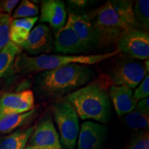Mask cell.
<instances>
[{"instance_id":"1","label":"cell","mask_w":149,"mask_h":149,"mask_svg":"<svg viewBox=\"0 0 149 149\" xmlns=\"http://www.w3.org/2000/svg\"><path fill=\"white\" fill-rule=\"evenodd\" d=\"M92 77V70L86 65L68 64L39 74L37 90L41 97L60 101L64 97L86 84Z\"/></svg>"},{"instance_id":"2","label":"cell","mask_w":149,"mask_h":149,"mask_svg":"<svg viewBox=\"0 0 149 149\" xmlns=\"http://www.w3.org/2000/svg\"><path fill=\"white\" fill-rule=\"evenodd\" d=\"M109 86L107 78L102 77L68 95L63 100L73 108L81 120L107 123L111 111Z\"/></svg>"},{"instance_id":"3","label":"cell","mask_w":149,"mask_h":149,"mask_svg":"<svg viewBox=\"0 0 149 149\" xmlns=\"http://www.w3.org/2000/svg\"><path fill=\"white\" fill-rule=\"evenodd\" d=\"M120 53L118 50L109 53L95 55H49L43 54L30 57L26 53H20L14 61L15 72L22 74H35L56 69L71 64L93 65L117 56Z\"/></svg>"},{"instance_id":"4","label":"cell","mask_w":149,"mask_h":149,"mask_svg":"<svg viewBox=\"0 0 149 149\" xmlns=\"http://www.w3.org/2000/svg\"><path fill=\"white\" fill-rule=\"evenodd\" d=\"M86 15L94 28L97 46L102 48L116 46L121 37L130 29L117 15L111 1H107Z\"/></svg>"},{"instance_id":"5","label":"cell","mask_w":149,"mask_h":149,"mask_svg":"<svg viewBox=\"0 0 149 149\" xmlns=\"http://www.w3.org/2000/svg\"><path fill=\"white\" fill-rule=\"evenodd\" d=\"M53 114L58 127L61 144L67 149H73L79 130L77 113L69 104L62 100L53 105Z\"/></svg>"},{"instance_id":"6","label":"cell","mask_w":149,"mask_h":149,"mask_svg":"<svg viewBox=\"0 0 149 149\" xmlns=\"http://www.w3.org/2000/svg\"><path fill=\"white\" fill-rule=\"evenodd\" d=\"M147 74L143 63L128 57L117 61L111 69L107 79L111 86H123L133 90Z\"/></svg>"},{"instance_id":"7","label":"cell","mask_w":149,"mask_h":149,"mask_svg":"<svg viewBox=\"0 0 149 149\" xmlns=\"http://www.w3.org/2000/svg\"><path fill=\"white\" fill-rule=\"evenodd\" d=\"M120 53L137 60L148 59V32L137 29H130L121 37L116 45Z\"/></svg>"},{"instance_id":"8","label":"cell","mask_w":149,"mask_h":149,"mask_svg":"<svg viewBox=\"0 0 149 149\" xmlns=\"http://www.w3.org/2000/svg\"><path fill=\"white\" fill-rule=\"evenodd\" d=\"M26 146L39 149H63L51 116L47 115L35 126Z\"/></svg>"},{"instance_id":"9","label":"cell","mask_w":149,"mask_h":149,"mask_svg":"<svg viewBox=\"0 0 149 149\" xmlns=\"http://www.w3.org/2000/svg\"><path fill=\"white\" fill-rule=\"evenodd\" d=\"M34 109L35 96L31 90L6 93L0 97V117L26 113Z\"/></svg>"},{"instance_id":"10","label":"cell","mask_w":149,"mask_h":149,"mask_svg":"<svg viewBox=\"0 0 149 149\" xmlns=\"http://www.w3.org/2000/svg\"><path fill=\"white\" fill-rule=\"evenodd\" d=\"M19 47L32 55L51 53L54 50V37L51 29L45 24H38Z\"/></svg>"},{"instance_id":"11","label":"cell","mask_w":149,"mask_h":149,"mask_svg":"<svg viewBox=\"0 0 149 149\" xmlns=\"http://www.w3.org/2000/svg\"><path fill=\"white\" fill-rule=\"evenodd\" d=\"M106 133L105 126L90 121L84 122L79 134L78 149H102Z\"/></svg>"},{"instance_id":"12","label":"cell","mask_w":149,"mask_h":149,"mask_svg":"<svg viewBox=\"0 0 149 149\" xmlns=\"http://www.w3.org/2000/svg\"><path fill=\"white\" fill-rule=\"evenodd\" d=\"M54 51L62 54H79L86 51L68 21L55 33Z\"/></svg>"},{"instance_id":"13","label":"cell","mask_w":149,"mask_h":149,"mask_svg":"<svg viewBox=\"0 0 149 149\" xmlns=\"http://www.w3.org/2000/svg\"><path fill=\"white\" fill-rule=\"evenodd\" d=\"M40 22H47L56 33L65 25L66 6L60 0H44L41 3Z\"/></svg>"},{"instance_id":"14","label":"cell","mask_w":149,"mask_h":149,"mask_svg":"<svg viewBox=\"0 0 149 149\" xmlns=\"http://www.w3.org/2000/svg\"><path fill=\"white\" fill-rule=\"evenodd\" d=\"M108 93L118 117H122L133 111L138 102L134 98L133 90L128 87L111 86Z\"/></svg>"},{"instance_id":"15","label":"cell","mask_w":149,"mask_h":149,"mask_svg":"<svg viewBox=\"0 0 149 149\" xmlns=\"http://www.w3.org/2000/svg\"><path fill=\"white\" fill-rule=\"evenodd\" d=\"M86 49L91 46L97 45V37L94 28L86 15L70 13L67 20Z\"/></svg>"},{"instance_id":"16","label":"cell","mask_w":149,"mask_h":149,"mask_svg":"<svg viewBox=\"0 0 149 149\" xmlns=\"http://www.w3.org/2000/svg\"><path fill=\"white\" fill-rule=\"evenodd\" d=\"M38 19L39 17L37 16L11 20L9 28L10 42L19 46L23 44Z\"/></svg>"},{"instance_id":"17","label":"cell","mask_w":149,"mask_h":149,"mask_svg":"<svg viewBox=\"0 0 149 149\" xmlns=\"http://www.w3.org/2000/svg\"><path fill=\"white\" fill-rule=\"evenodd\" d=\"M37 114V110L19 114H12L0 117V134H6L26 125Z\"/></svg>"},{"instance_id":"18","label":"cell","mask_w":149,"mask_h":149,"mask_svg":"<svg viewBox=\"0 0 149 149\" xmlns=\"http://www.w3.org/2000/svg\"><path fill=\"white\" fill-rule=\"evenodd\" d=\"M35 126L22 128L0 137V149H24L32 135Z\"/></svg>"},{"instance_id":"19","label":"cell","mask_w":149,"mask_h":149,"mask_svg":"<svg viewBox=\"0 0 149 149\" xmlns=\"http://www.w3.org/2000/svg\"><path fill=\"white\" fill-rule=\"evenodd\" d=\"M21 52V48L10 41L0 51V77L7 74Z\"/></svg>"},{"instance_id":"20","label":"cell","mask_w":149,"mask_h":149,"mask_svg":"<svg viewBox=\"0 0 149 149\" xmlns=\"http://www.w3.org/2000/svg\"><path fill=\"white\" fill-rule=\"evenodd\" d=\"M122 120L126 126L136 132L148 130L149 113H146L135 109L124 116Z\"/></svg>"},{"instance_id":"21","label":"cell","mask_w":149,"mask_h":149,"mask_svg":"<svg viewBox=\"0 0 149 149\" xmlns=\"http://www.w3.org/2000/svg\"><path fill=\"white\" fill-rule=\"evenodd\" d=\"M133 17L135 29L148 32L149 1L137 0L133 6Z\"/></svg>"},{"instance_id":"22","label":"cell","mask_w":149,"mask_h":149,"mask_svg":"<svg viewBox=\"0 0 149 149\" xmlns=\"http://www.w3.org/2000/svg\"><path fill=\"white\" fill-rule=\"evenodd\" d=\"M113 8L117 15L130 29H135L133 17V6L135 1L127 0H117L111 1Z\"/></svg>"},{"instance_id":"23","label":"cell","mask_w":149,"mask_h":149,"mask_svg":"<svg viewBox=\"0 0 149 149\" xmlns=\"http://www.w3.org/2000/svg\"><path fill=\"white\" fill-rule=\"evenodd\" d=\"M39 14V7L36 4L29 0H23L18 6L11 20L37 17Z\"/></svg>"},{"instance_id":"24","label":"cell","mask_w":149,"mask_h":149,"mask_svg":"<svg viewBox=\"0 0 149 149\" xmlns=\"http://www.w3.org/2000/svg\"><path fill=\"white\" fill-rule=\"evenodd\" d=\"M126 149H149L148 130L137 131L133 134Z\"/></svg>"},{"instance_id":"25","label":"cell","mask_w":149,"mask_h":149,"mask_svg":"<svg viewBox=\"0 0 149 149\" xmlns=\"http://www.w3.org/2000/svg\"><path fill=\"white\" fill-rule=\"evenodd\" d=\"M11 17L6 14H0V51L10 42L9 28Z\"/></svg>"},{"instance_id":"26","label":"cell","mask_w":149,"mask_h":149,"mask_svg":"<svg viewBox=\"0 0 149 149\" xmlns=\"http://www.w3.org/2000/svg\"><path fill=\"white\" fill-rule=\"evenodd\" d=\"M149 95V75L147 74L133 93V97L137 101L148 97Z\"/></svg>"},{"instance_id":"27","label":"cell","mask_w":149,"mask_h":149,"mask_svg":"<svg viewBox=\"0 0 149 149\" xmlns=\"http://www.w3.org/2000/svg\"><path fill=\"white\" fill-rule=\"evenodd\" d=\"M19 3L18 0H2L0 1V14L10 15Z\"/></svg>"},{"instance_id":"28","label":"cell","mask_w":149,"mask_h":149,"mask_svg":"<svg viewBox=\"0 0 149 149\" xmlns=\"http://www.w3.org/2000/svg\"><path fill=\"white\" fill-rule=\"evenodd\" d=\"M149 100L148 97L142 99L140 101L137 102L136 105V109H139V111L144 112L146 113H149Z\"/></svg>"},{"instance_id":"29","label":"cell","mask_w":149,"mask_h":149,"mask_svg":"<svg viewBox=\"0 0 149 149\" xmlns=\"http://www.w3.org/2000/svg\"><path fill=\"white\" fill-rule=\"evenodd\" d=\"M68 2L70 4L73 5L74 6L77 7V8H82L86 5L87 1H85V0H72V1H69Z\"/></svg>"},{"instance_id":"30","label":"cell","mask_w":149,"mask_h":149,"mask_svg":"<svg viewBox=\"0 0 149 149\" xmlns=\"http://www.w3.org/2000/svg\"><path fill=\"white\" fill-rule=\"evenodd\" d=\"M143 64H144V66L145 69L146 70L147 72H148V71H149V66H148V65H149V61H148V59H146V60L143 63Z\"/></svg>"},{"instance_id":"31","label":"cell","mask_w":149,"mask_h":149,"mask_svg":"<svg viewBox=\"0 0 149 149\" xmlns=\"http://www.w3.org/2000/svg\"><path fill=\"white\" fill-rule=\"evenodd\" d=\"M24 149H39V148H33V147H31V146H26L25 147V148Z\"/></svg>"}]
</instances>
